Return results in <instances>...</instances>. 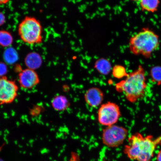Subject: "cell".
Wrapping results in <instances>:
<instances>
[{"label": "cell", "instance_id": "cell-8", "mask_svg": "<svg viewBox=\"0 0 161 161\" xmlns=\"http://www.w3.org/2000/svg\"><path fill=\"white\" fill-rule=\"evenodd\" d=\"M18 81L20 86L25 89H31L39 84L40 79L35 70L27 68L18 74Z\"/></svg>", "mask_w": 161, "mask_h": 161}, {"label": "cell", "instance_id": "cell-20", "mask_svg": "<svg viewBox=\"0 0 161 161\" xmlns=\"http://www.w3.org/2000/svg\"><path fill=\"white\" fill-rule=\"evenodd\" d=\"M131 1H140V0H131Z\"/></svg>", "mask_w": 161, "mask_h": 161}, {"label": "cell", "instance_id": "cell-6", "mask_svg": "<svg viewBox=\"0 0 161 161\" xmlns=\"http://www.w3.org/2000/svg\"><path fill=\"white\" fill-rule=\"evenodd\" d=\"M120 116L119 106L113 102L102 104L98 111V122L102 125L106 126L115 125Z\"/></svg>", "mask_w": 161, "mask_h": 161}, {"label": "cell", "instance_id": "cell-11", "mask_svg": "<svg viewBox=\"0 0 161 161\" xmlns=\"http://www.w3.org/2000/svg\"><path fill=\"white\" fill-rule=\"evenodd\" d=\"M52 105L54 109L58 111H62L69 108L70 103L67 98L64 96H57L52 101Z\"/></svg>", "mask_w": 161, "mask_h": 161}, {"label": "cell", "instance_id": "cell-17", "mask_svg": "<svg viewBox=\"0 0 161 161\" xmlns=\"http://www.w3.org/2000/svg\"><path fill=\"white\" fill-rule=\"evenodd\" d=\"M5 21V17L3 13L0 12V26L3 25Z\"/></svg>", "mask_w": 161, "mask_h": 161}, {"label": "cell", "instance_id": "cell-5", "mask_svg": "<svg viewBox=\"0 0 161 161\" xmlns=\"http://www.w3.org/2000/svg\"><path fill=\"white\" fill-rule=\"evenodd\" d=\"M128 133V130L123 126L116 125L106 126L103 130L102 142L109 147H117L123 144Z\"/></svg>", "mask_w": 161, "mask_h": 161}, {"label": "cell", "instance_id": "cell-9", "mask_svg": "<svg viewBox=\"0 0 161 161\" xmlns=\"http://www.w3.org/2000/svg\"><path fill=\"white\" fill-rule=\"evenodd\" d=\"M104 93L97 87H92L86 91L84 98L86 103L92 108H96L102 104L104 99Z\"/></svg>", "mask_w": 161, "mask_h": 161}, {"label": "cell", "instance_id": "cell-15", "mask_svg": "<svg viewBox=\"0 0 161 161\" xmlns=\"http://www.w3.org/2000/svg\"><path fill=\"white\" fill-rule=\"evenodd\" d=\"M150 76L152 81L157 85H161V67L155 66L151 69Z\"/></svg>", "mask_w": 161, "mask_h": 161}, {"label": "cell", "instance_id": "cell-7", "mask_svg": "<svg viewBox=\"0 0 161 161\" xmlns=\"http://www.w3.org/2000/svg\"><path fill=\"white\" fill-rule=\"evenodd\" d=\"M19 87L15 81L7 76L0 77V106L14 101L19 93Z\"/></svg>", "mask_w": 161, "mask_h": 161}, {"label": "cell", "instance_id": "cell-3", "mask_svg": "<svg viewBox=\"0 0 161 161\" xmlns=\"http://www.w3.org/2000/svg\"><path fill=\"white\" fill-rule=\"evenodd\" d=\"M159 46L158 36L149 29H144L131 37L129 48L135 55L149 58Z\"/></svg>", "mask_w": 161, "mask_h": 161}, {"label": "cell", "instance_id": "cell-18", "mask_svg": "<svg viewBox=\"0 0 161 161\" xmlns=\"http://www.w3.org/2000/svg\"><path fill=\"white\" fill-rule=\"evenodd\" d=\"M156 158V161H161V149L157 153Z\"/></svg>", "mask_w": 161, "mask_h": 161}, {"label": "cell", "instance_id": "cell-13", "mask_svg": "<svg viewBox=\"0 0 161 161\" xmlns=\"http://www.w3.org/2000/svg\"><path fill=\"white\" fill-rule=\"evenodd\" d=\"M13 42V38L9 32L6 30L0 31V46L8 47L11 46Z\"/></svg>", "mask_w": 161, "mask_h": 161}, {"label": "cell", "instance_id": "cell-10", "mask_svg": "<svg viewBox=\"0 0 161 161\" xmlns=\"http://www.w3.org/2000/svg\"><path fill=\"white\" fill-rule=\"evenodd\" d=\"M94 67L100 74L103 75H108L112 69L109 60L104 58L97 60L94 64Z\"/></svg>", "mask_w": 161, "mask_h": 161}, {"label": "cell", "instance_id": "cell-12", "mask_svg": "<svg viewBox=\"0 0 161 161\" xmlns=\"http://www.w3.org/2000/svg\"><path fill=\"white\" fill-rule=\"evenodd\" d=\"M140 6L144 11L154 13L158 10L160 0H140Z\"/></svg>", "mask_w": 161, "mask_h": 161}, {"label": "cell", "instance_id": "cell-21", "mask_svg": "<svg viewBox=\"0 0 161 161\" xmlns=\"http://www.w3.org/2000/svg\"><path fill=\"white\" fill-rule=\"evenodd\" d=\"M0 161H1L0 160Z\"/></svg>", "mask_w": 161, "mask_h": 161}, {"label": "cell", "instance_id": "cell-4", "mask_svg": "<svg viewBox=\"0 0 161 161\" xmlns=\"http://www.w3.org/2000/svg\"><path fill=\"white\" fill-rule=\"evenodd\" d=\"M18 33L22 41L29 45H38L43 42V27L35 17H25L19 25Z\"/></svg>", "mask_w": 161, "mask_h": 161}, {"label": "cell", "instance_id": "cell-1", "mask_svg": "<svg viewBox=\"0 0 161 161\" xmlns=\"http://www.w3.org/2000/svg\"><path fill=\"white\" fill-rule=\"evenodd\" d=\"M160 145L161 136L155 138L152 135L144 136L136 132L128 138L124 152L132 160L151 161L156 148Z\"/></svg>", "mask_w": 161, "mask_h": 161}, {"label": "cell", "instance_id": "cell-14", "mask_svg": "<svg viewBox=\"0 0 161 161\" xmlns=\"http://www.w3.org/2000/svg\"><path fill=\"white\" fill-rule=\"evenodd\" d=\"M112 71L114 77L118 79L126 77L128 74L126 72L125 67L119 65L114 66L112 69Z\"/></svg>", "mask_w": 161, "mask_h": 161}, {"label": "cell", "instance_id": "cell-16", "mask_svg": "<svg viewBox=\"0 0 161 161\" xmlns=\"http://www.w3.org/2000/svg\"><path fill=\"white\" fill-rule=\"evenodd\" d=\"M7 69L6 66L3 64L0 63V77L5 76L4 75L6 73Z\"/></svg>", "mask_w": 161, "mask_h": 161}, {"label": "cell", "instance_id": "cell-19", "mask_svg": "<svg viewBox=\"0 0 161 161\" xmlns=\"http://www.w3.org/2000/svg\"><path fill=\"white\" fill-rule=\"evenodd\" d=\"M10 0H0V5L6 4L8 3Z\"/></svg>", "mask_w": 161, "mask_h": 161}, {"label": "cell", "instance_id": "cell-2", "mask_svg": "<svg viewBox=\"0 0 161 161\" xmlns=\"http://www.w3.org/2000/svg\"><path fill=\"white\" fill-rule=\"evenodd\" d=\"M147 87L145 70L141 65L128 74L125 79L115 84L117 91L123 93L127 100L132 103L144 97Z\"/></svg>", "mask_w": 161, "mask_h": 161}]
</instances>
